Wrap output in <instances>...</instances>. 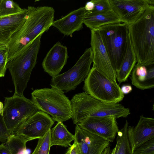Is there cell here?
<instances>
[{
    "instance_id": "1",
    "label": "cell",
    "mask_w": 154,
    "mask_h": 154,
    "mask_svg": "<svg viewBox=\"0 0 154 154\" xmlns=\"http://www.w3.org/2000/svg\"><path fill=\"white\" fill-rule=\"evenodd\" d=\"M26 19L7 44L8 62L17 56L39 35L47 31L54 21V10L47 6H28Z\"/></svg>"
},
{
    "instance_id": "2",
    "label": "cell",
    "mask_w": 154,
    "mask_h": 154,
    "mask_svg": "<svg viewBox=\"0 0 154 154\" xmlns=\"http://www.w3.org/2000/svg\"><path fill=\"white\" fill-rule=\"evenodd\" d=\"M128 27L137 63H154V5H149L141 17Z\"/></svg>"
},
{
    "instance_id": "3",
    "label": "cell",
    "mask_w": 154,
    "mask_h": 154,
    "mask_svg": "<svg viewBox=\"0 0 154 154\" xmlns=\"http://www.w3.org/2000/svg\"><path fill=\"white\" fill-rule=\"evenodd\" d=\"M39 35L30 43L25 50L7 64L14 87V96H23L32 72L36 63L41 45Z\"/></svg>"
},
{
    "instance_id": "4",
    "label": "cell",
    "mask_w": 154,
    "mask_h": 154,
    "mask_svg": "<svg viewBox=\"0 0 154 154\" xmlns=\"http://www.w3.org/2000/svg\"><path fill=\"white\" fill-rule=\"evenodd\" d=\"M32 100L40 110L50 115L54 121H65L72 117L70 100L62 91L54 88L34 90Z\"/></svg>"
},
{
    "instance_id": "5",
    "label": "cell",
    "mask_w": 154,
    "mask_h": 154,
    "mask_svg": "<svg viewBox=\"0 0 154 154\" xmlns=\"http://www.w3.org/2000/svg\"><path fill=\"white\" fill-rule=\"evenodd\" d=\"M116 75L124 58L128 35V25L124 23L109 24L97 29Z\"/></svg>"
},
{
    "instance_id": "6",
    "label": "cell",
    "mask_w": 154,
    "mask_h": 154,
    "mask_svg": "<svg viewBox=\"0 0 154 154\" xmlns=\"http://www.w3.org/2000/svg\"><path fill=\"white\" fill-rule=\"evenodd\" d=\"M83 89L94 98L106 103H119L124 97L119 85L93 66L85 80Z\"/></svg>"
},
{
    "instance_id": "7",
    "label": "cell",
    "mask_w": 154,
    "mask_h": 154,
    "mask_svg": "<svg viewBox=\"0 0 154 154\" xmlns=\"http://www.w3.org/2000/svg\"><path fill=\"white\" fill-rule=\"evenodd\" d=\"M41 111L33 101L23 96L5 97L2 116L10 134L29 118Z\"/></svg>"
},
{
    "instance_id": "8",
    "label": "cell",
    "mask_w": 154,
    "mask_h": 154,
    "mask_svg": "<svg viewBox=\"0 0 154 154\" xmlns=\"http://www.w3.org/2000/svg\"><path fill=\"white\" fill-rule=\"evenodd\" d=\"M93 56L91 48H87L74 65L66 72L52 77L51 88L67 92L75 90L84 81L91 69Z\"/></svg>"
},
{
    "instance_id": "9",
    "label": "cell",
    "mask_w": 154,
    "mask_h": 154,
    "mask_svg": "<svg viewBox=\"0 0 154 154\" xmlns=\"http://www.w3.org/2000/svg\"><path fill=\"white\" fill-rule=\"evenodd\" d=\"M49 115L41 111L24 122L13 134L20 136L28 142L44 137L54 123Z\"/></svg>"
},
{
    "instance_id": "10",
    "label": "cell",
    "mask_w": 154,
    "mask_h": 154,
    "mask_svg": "<svg viewBox=\"0 0 154 154\" xmlns=\"http://www.w3.org/2000/svg\"><path fill=\"white\" fill-rule=\"evenodd\" d=\"M77 124L81 128L110 142L113 141L119 131L116 118L112 116H90Z\"/></svg>"
},
{
    "instance_id": "11",
    "label": "cell",
    "mask_w": 154,
    "mask_h": 154,
    "mask_svg": "<svg viewBox=\"0 0 154 154\" xmlns=\"http://www.w3.org/2000/svg\"><path fill=\"white\" fill-rule=\"evenodd\" d=\"M91 32L93 66L112 82L117 83L116 74L99 32L97 30H91Z\"/></svg>"
},
{
    "instance_id": "12",
    "label": "cell",
    "mask_w": 154,
    "mask_h": 154,
    "mask_svg": "<svg viewBox=\"0 0 154 154\" xmlns=\"http://www.w3.org/2000/svg\"><path fill=\"white\" fill-rule=\"evenodd\" d=\"M112 10L122 22L128 26L134 23L149 6L147 0H109Z\"/></svg>"
},
{
    "instance_id": "13",
    "label": "cell",
    "mask_w": 154,
    "mask_h": 154,
    "mask_svg": "<svg viewBox=\"0 0 154 154\" xmlns=\"http://www.w3.org/2000/svg\"><path fill=\"white\" fill-rule=\"evenodd\" d=\"M74 141L80 154H101L110 142L80 128L75 127Z\"/></svg>"
},
{
    "instance_id": "14",
    "label": "cell",
    "mask_w": 154,
    "mask_h": 154,
    "mask_svg": "<svg viewBox=\"0 0 154 154\" xmlns=\"http://www.w3.org/2000/svg\"><path fill=\"white\" fill-rule=\"evenodd\" d=\"M127 135L132 152L140 145L154 138V119L141 115L134 127L128 126Z\"/></svg>"
},
{
    "instance_id": "15",
    "label": "cell",
    "mask_w": 154,
    "mask_h": 154,
    "mask_svg": "<svg viewBox=\"0 0 154 154\" xmlns=\"http://www.w3.org/2000/svg\"><path fill=\"white\" fill-rule=\"evenodd\" d=\"M68 57L67 47L59 42H57L43 61L42 66L45 72L52 77L57 75L66 64Z\"/></svg>"
},
{
    "instance_id": "16",
    "label": "cell",
    "mask_w": 154,
    "mask_h": 154,
    "mask_svg": "<svg viewBox=\"0 0 154 154\" xmlns=\"http://www.w3.org/2000/svg\"><path fill=\"white\" fill-rule=\"evenodd\" d=\"M27 15V9L23 8L14 14L0 16V45L8 44L12 35L23 25Z\"/></svg>"
},
{
    "instance_id": "17",
    "label": "cell",
    "mask_w": 154,
    "mask_h": 154,
    "mask_svg": "<svg viewBox=\"0 0 154 154\" xmlns=\"http://www.w3.org/2000/svg\"><path fill=\"white\" fill-rule=\"evenodd\" d=\"M87 11L84 7L74 10L59 19L54 21L52 26L65 35L72 36L76 31L83 28V20Z\"/></svg>"
},
{
    "instance_id": "18",
    "label": "cell",
    "mask_w": 154,
    "mask_h": 154,
    "mask_svg": "<svg viewBox=\"0 0 154 154\" xmlns=\"http://www.w3.org/2000/svg\"><path fill=\"white\" fill-rule=\"evenodd\" d=\"M154 63L145 66L137 63L131 72V84L142 90L154 87Z\"/></svg>"
},
{
    "instance_id": "19",
    "label": "cell",
    "mask_w": 154,
    "mask_h": 154,
    "mask_svg": "<svg viewBox=\"0 0 154 154\" xmlns=\"http://www.w3.org/2000/svg\"><path fill=\"white\" fill-rule=\"evenodd\" d=\"M121 22L119 17L113 10L102 13L87 11L83 20V23L91 30H97L104 25Z\"/></svg>"
},
{
    "instance_id": "20",
    "label": "cell",
    "mask_w": 154,
    "mask_h": 154,
    "mask_svg": "<svg viewBox=\"0 0 154 154\" xmlns=\"http://www.w3.org/2000/svg\"><path fill=\"white\" fill-rule=\"evenodd\" d=\"M136 63V56L128 33L125 54L120 68L116 72V78L119 84L127 80Z\"/></svg>"
},
{
    "instance_id": "21",
    "label": "cell",
    "mask_w": 154,
    "mask_h": 154,
    "mask_svg": "<svg viewBox=\"0 0 154 154\" xmlns=\"http://www.w3.org/2000/svg\"><path fill=\"white\" fill-rule=\"evenodd\" d=\"M74 140V135L70 133L62 122H57L51 129L50 136L51 147L54 145L69 147L71 142Z\"/></svg>"
},
{
    "instance_id": "22",
    "label": "cell",
    "mask_w": 154,
    "mask_h": 154,
    "mask_svg": "<svg viewBox=\"0 0 154 154\" xmlns=\"http://www.w3.org/2000/svg\"><path fill=\"white\" fill-rule=\"evenodd\" d=\"M128 122L126 120L123 128L117 133L116 154H132L127 135Z\"/></svg>"
},
{
    "instance_id": "23",
    "label": "cell",
    "mask_w": 154,
    "mask_h": 154,
    "mask_svg": "<svg viewBox=\"0 0 154 154\" xmlns=\"http://www.w3.org/2000/svg\"><path fill=\"white\" fill-rule=\"evenodd\" d=\"M27 140L15 134H10L5 144L11 154H25Z\"/></svg>"
},
{
    "instance_id": "24",
    "label": "cell",
    "mask_w": 154,
    "mask_h": 154,
    "mask_svg": "<svg viewBox=\"0 0 154 154\" xmlns=\"http://www.w3.org/2000/svg\"><path fill=\"white\" fill-rule=\"evenodd\" d=\"M22 9L17 3L13 0H1L0 16L14 14L20 12Z\"/></svg>"
},
{
    "instance_id": "25",
    "label": "cell",
    "mask_w": 154,
    "mask_h": 154,
    "mask_svg": "<svg viewBox=\"0 0 154 154\" xmlns=\"http://www.w3.org/2000/svg\"><path fill=\"white\" fill-rule=\"evenodd\" d=\"M51 130L44 137L38 138L37 145L31 154H49Z\"/></svg>"
},
{
    "instance_id": "26",
    "label": "cell",
    "mask_w": 154,
    "mask_h": 154,
    "mask_svg": "<svg viewBox=\"0 0 154 154\" xmlns=\"http://www.w3.org/2000/svg\"><path fill=\"white\" fill-rule=\"evenodd\" d=\"M132 154H154V138L136 148L132 152Z\"/></svg>"
},
{
    "instance_id": "27",
    "label": "cell",
    "mask_w": 154,
    "mask_h": 154,
    "mask_svg": "<svg viewBox=\"0 0 154 154\" xmlns=\"http://www.w3.org/2000/svg\"><path fill=\"white\" fill-rule=\"evenodd\" d=\"M8 54L7 45H0V77H4L5 75Z\"/></svg>"
},
{
    "instance_id": "28",
    "label": "cell",
    "mask_w": 154,
    "mask_h": 154,
    "mask_svg": "<svg viewBox=\"0 0 154 154\" xmlns=\"http://www.w3.org/2000/svg\"><path fill=\"white\" fill-rule=\"evenodd\" d=\"M94 4L93 10L91 11L95 13H102L112 11L109 0H93Z\"/></svg>"
},
{
    "instance_id": "29",
    "label": "cell",
    "mask_w": 154,
    "mask_h": 154,
    "mask_svg": "<svg viewBox=\"0 0 154 154\" xmlns=\"http://www.w3.org/2000/svg\"><path fill=\"white\" fill-rule=\"evenodd\" d=\"M10 135L2 115L0 114V142L5 143Z\"/></svg>"
},
{
    "instance_id": "30",
    "label": "cell",
    "mask_w": 154,
    "mask_h": 154,
    "mask_svg": "<svg viewBox=\"0 0 154 154\" xmlns=\"http://www.w3.org/2000/svg\"><path fill=\"white\" fill-rule=\"evenodd\" d=\"M65 154H80L75 141H74L73 144L69 147Z\"/></svg>"
},
{
    "instance_id": "31",
    "label": "cell",
    "mask_w": 154,
    "mask_h": 154,
    "mask_svg": "<svg viewBox=\"0 0 154 154\" xmlns=\"http://www.w3.org/2000/svg\"><path fill=\"white\" fill-rule=\"evenodd\" d=\"M121 89L124 94H126L130 93L132 91V88L130 85H125L122 86Z\"/></svg>"
},
{
    "instance_id": "32",
    "label": "cell",
    "mask_w": 154,
    "mask_h": 154,
    "mask_svg": "<svg viewBox=\"0 0 154 154\" xmlns=\"http://www.w3.org/2000/svg\"><path fill=\"white\" fill-rule=\"evenodd\" d=\"M94 3L93 0H91L87 2L84 7L86 11H92L94 8Z\"/></svg>"
},
{
    "instance_id": "33",
    "label": "cell",
    "mask_w": 154,
    "mask_h": 154,
    "mask_svg": "<svg viewBox=\"0 0 154 154\" xmlns=\"http://www.w3.org/2000/svg\"><path fill=\"white\" fill-rule=\"evenodd\" d=\"M0 154H11L5 143L0 144Z\"/></svg>"
},
{
    "instance_id": "34",
    "label": "cell",
    "mask_w": 154,
    "mask_h": 154,
    "mask_svg": "<svg viewBox=\"0 0 154 154\" xmlns=\"http://www.w3.org/2000/svg\"><path fill=\"white\" fill-rule=\"evenodd\" d=\"M116 147H115L112 149H111L108 146L103 150L101 154H116Z\"/></svg>"
},
{
    "instance_id": "35",
    "label": "cell",
    "mask_w": 154,
    "mask_h": 154,
    "mask_svg": "<svg viewBox=\"0 0 154 154\" xmlns=\"http://www.w3.org/2000/svg\"><path fill=\"white\" fill-rule=\"evenodd\" d=\"M4 110V105L3 103L0 101V114H2Z\"/></svg>"
},
{
    "instance_id": "36",
    "label": "cell",
    "mask_w": 154,
    "mask_h": 154,
    "mask_svg": "<svg viewBox=\"0 0 154 154\" xmlns=\"http://www.w3.org/2000/svg\"><path fill=\"white\" fill-rule=\"evenodd\" d=\"M147 3L149 5H154V0H147Z\"/></svg>"
},
{
    "instance_id": "37",
    "label": "cell",
    "mask_w": 154,
    "mask_h": 154,
    "mask_svg": "<svg viewBox=\"0 0 154 154\" xmlns=\"http://www.w3.org/2000/svg\"><path fill=\"white\" fill-rule=\"evenodd\" d=\"M1 0H0V2H1Z\"/></svg>"
}]
</instances>
